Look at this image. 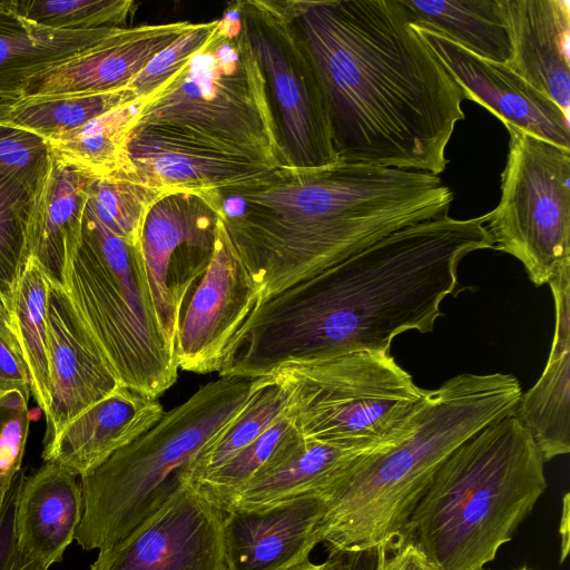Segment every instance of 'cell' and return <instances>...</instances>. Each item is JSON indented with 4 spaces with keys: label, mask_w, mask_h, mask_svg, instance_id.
I'll list each match as a JSON object with an SVG mask.
<instances>
[{
    "label": "cell",
    "mask_w": 570,
    "mask_h": 570,
    "mask_svg": "<svg viewBox=\"0 0 570 570\" xmlns=\"http://www.w3.org/2000/svg\"><path fill=\"white\" fill-rule=\"evenodd\" d=\"M367 452L371 451L346 450L305 440L284 463L246 484L227 511L262 508L312 492L323 493Z\"/></svg>",
    "instance_id": "cell-25"
},
{
    "label": "cell",
    "mask_w": 570,
    "mask_h": 570,
    "mask_svg": "<svg viewBox=\"0 0 570 570\" xmlns=\"http://www.w3.org/2000/svg\"><path fill=\"white\" fill-rule=\"evenodd\" d=\"M118 29H51L22 17L17 0H1L0 94L16 95L31 76L97 45Z\"/></svg>",
    "instance_id": "cell-24"
},
{
    "label": "cell",
    "mask_w": 570,
    "mask_h": 570,
    "mask_svg": "<svg viewBox=\"0 0 570 570\" xmlns=\"http://www.w3.org/2000/svg\"><path fill=\"white\" fill-rule=\"evenodd\" d=\"M51 151L41 137L0 124V174L38 190L49 170Z\"/></svg>",
    "instance_id": "cell-37"
},
{
    "label": "cell",
    "mask_w": 570,
    "mask_h": 570,
    "mask_svg": "<svg viewBox=\"0 0 570 570\" xmlns=\"http://www.w3.org/2000/svg\"><path fill=\"white\" fill-rule=\"evenodd\" d=\"M145 102H127L48 140L52 156L95 178L132 175L128 139Z\"/></svg>",
    "instance_id": "cell-26"
},
{
    "label": "cell",
    "mask_w": 570,
    "mask_h": 570,
    "mask_svg": "<svg viewBox=\"0 0 570 570\" xmlns=\"http://www.w3.org/2000/svg\"><path fill=\"white\" fill-rule=\"evenodd\" d=\"M47 338L50 407L43 446L71 420L121 386L67 291L50 282Z\"/></svg>",
    "instance_id": "cell-16"
},
{
    "label": "cell",
    "mask_w": 570,
    "mask_h": 570,
    "mask_svg": "<svg viewBox=\"0 0 570 570\" xmlns=\"http://www.w3.org/2000/svg\"><path fill=\"white\" fill-rule=\"evenodd\" d=\"M76 474L45 462L24 478L14 514L18 546L32 561L49 567L62 560L82 517V491Z\"/></svg>",
    "instance_id": "cell-22"
},
{
    "label": "cell",
    "mask_w": 570,
    "mask_h": 570,
    "mask_svg": "<svg viewBox=\"0 0 570 570\" xmlns=\"http://www.w3.org/2000/svg\"><path fill=\"white\" fill-rule=\"evenodd\" d=\"M288 397L277 375L255 379L243 409L187 470V482L197 483L256 441L288 412Z\"/></svg>",
    "instance_id": "cell-29"
},
{
    "label": "cell",
    "mask_w": 570,
    "mask_h": 570,
    "mask_svg": "<svg viewBox=\"0 0 570 570\" xmlns=\"http://www.w3.org/2000/svg\"><path fill=\"white\" fill-rule=\"evenodd\" d=\"M562 513H561V521H560V528H559V532H560V535H561V557H560V562L562 563L567 556H568V551H569V534H570V528H569V524H570V521H569V510H570V504H569V493H566L564 494V498H563V504H562Z\"/></svg>",
    "instance_id": "cell-41"
},
{
    "label": "cell",
    "mask_w": 570,
    "mask_h": 570,
    "mask_svg": "<svg viewBox=\"0 0 570 570\" xmlns=\"http://www.w3.org/2000/svg\"><path fill=\"white\" fill-rule=\"evenodd\" d=\"M48 289V278L36 259L29 257L20 276L13 320L29 371L31 394L45 416L50 407L47 338Z\"/></svg>",
    "instance_id": "cell-31"
},
{
    "label": "cell",
    "mask_w": 570,
    "mask_h": 570,
    "mask_svg": "<svg viewBox=\"0 0 570 570\" xmlns=\"http://www.w3.org/2000/svg\"><path fill=\"white\" fill-rule=\"evenodd\" d=\"M219 193H170L148 209L139 238L146 274L167 338L174 344L190 293L215 249Z\"/></svg>",
    "instance_id": "cell-11"
},
{
    "label": "cell",
    "mask_w": 570,
    "mask_h": 570,
    "mask_svg": "<svg viewBox=\"0 0 570 570\" xmlns=\"http://www.w3.org/2000/svg\"><path fill=\"white\" fill-rule=\"evenodd\" d=\"M187 67L142 106L135 126H155L287 170L267 81L238 1ZM134 126V127H135Z\"/></svg>",
    "instance_id": "cell-6"
},
{
    "label": "cell",
    "mask_w": 570,
    "mask_h": 570,
    "mask_svg": "<svg viewBox=\"0 0 570 570\" xmlns=\"http://www.w3.org/2000/svg\"><path fill=\"white\" fill-rule=\"evenodd\" d=\"M193 24L177 21L119 28L97 45L31 76L13 96L85 95L125 88Z\"/></svg>",
    "instance_id": "cell-18"
},
{
    "label": "cell",
    "mask_w": 570,
    "mask_h": 570,
    "mask_svg": "<svg viewBox=\"0 0 570 570\" xmlns=\"http://www.w3.org/2000/svg\"><path fill=\"white\" fill-rule=\"evenodd\" d=\"M218 24V19L194 23L157 53L125 88L130 90L139 101L150 100L181 72L191 58L210 41Z\"/></svg>",
    "instance_id": "cell-35"
},
{
    "label": "cell",
    "mask_w": 570,
    "mask_h": 570,
    "mask_svg": "<svg viewBox=\"0 0 570 570\" xmlns=\"http://www.w3.org/2000/svg\"><path fill=\"white\" fill-rule=\"evenodd\" d=\"M128 153L132 175L163 194L242 193L268 185L282 171L155 126H135Z\"/></svg>",
    "instance_id": "cell-14"
},
{
    "label": "cell",
    "mask_w": 570,
    "mask_h": 570,
    "mask_svg": "<svg viewBox=\"0 0 570 570\" xmlns=\"http://www.w3.org/2000/svg\"><path fill=\"white\" fill-rule=\"evenodd\" d=\"M498 2L511 46L507 65L569 116V1Z\"/></svg>",
    "instance_id": "cell-19"
},
{
    "label": "cell",
    "mask_w": 570,
    "mask_h": 570,
    "mask_svg": "<svg viewBox=\"0 0 570 570\" xmlns=\"http://www.w3.org/2000/svg\"><path fill=\"white\" fill-rule=\"evenodd\" d=\"M65 289L122 386L157 399L176 382L174 344L159 323L139 244L108 230L88 206Z\"/></svg>",
    "instance_id": "cell-7"
},
{
    "label": "cell",
    "mask_w": 570,
    "mask_h": 570,
    "mask_svg": "<svg viewBox=\"0 0 570 570\" xmlns=\"http://www.w3.org/2000/svg\"><path fill=\"white\" fill-rule=\"evenodd\" d=\"M135 100L138 99L126 88L85 95L2 97L0 124L27 130L48 141Z\"/></svg>",
    "instance_id": "cell-28"
},
{
    "label": "cell",
    "mask_w": 570,
    "mask_h": 570,
    "mask_svg": "<svg viewBox=\"0 0 570 570\" xmlns=\"http://www.w3.org/2000/svg\"><path fill=\"white\" fill-rule=\"evenodd\" d=\"M484 223L485 215L448 214L416 223L283 289L234 336L219 375L255 380L288 363L390 352L399 334L432 332L442 301L458 289L460 262L493 248Z\"/></svg>",
    "instance_id": "cell-1"
},
{
    "label": "cell",
    "mask_w": 570,
    "mask_h": 570,
    "mask_svg": "<svg viewBox=\"0 0 570 570\" xmlns=\"http://www.w3.org/2000/svg\"><path fill=\"white\" fill-rule=\"evenodd\" d=\"M501 199L485 214L493 248L512 255L535 286L570 268V149L505 125Z\"/></svg>",
    "instance_id": "cell-9"
},
{
    "label": "cell",
    "mask_w": 570,
    "mask_h": 570,
    "mask_svg": "<svg viewBox=\"0 0 570 570\" xmlns=\"http://www.w3.org/2000/svg\"><path fill=\"white\" fill-rule=\"evenodd\" d=\"M392 551V556H389V550L383 547L377 548L376 564L373 570H436L411 543L401 544Z\"/></svg>",
    "instance_id": "cell-40"
},
{
    "label": "cell",
    "mask_w": 570,
    "mask_h": 570,
    "mask_svg": "<svg viewBox=\"0 0 570 570\" xmlns=\"http://www.w3.org/2000/svg\"><path fill=\"white\" fill-rule=\"evenodd\" d=\"M23 479V473L19 472L6 497L0 513V570H48V568L23 554L17 542L14 514Z\"/></svg>",
    "instance_id": "cell-39"
},
{
    "label": "cell",
    "mask_w": 570,
    "mask_h": 570,
    "mask_svg": "<svg viewBox=\"0 0 570 570\" xmlns=\"http://www.w3.org/2000/svg\"><path fill=\"white\" fill-rule=\"evenodd\" d=\"M29 396L12 390L0 394V513L19 473L28 439Z\"/></svg>",
    "instance_id": "cell-36"
},
{
    "label": "cell",
    "mask_w": 570,
    "mask_h": 570,
    "mask_svg": "<svg viewBox=\"0 0 570 570\" xmlns=\"http://www.w3.org/2000/svg\"><path fill=\"white\" fill-rule=\"evenodd\" d=\"M225 512L186 482L115 544L91 570H228Z\"/></svg>",
    "instance_id": "cell-12"
},
{
    "label": "cell",
    "mask_w": 570,
    "mask_h": 570,
    "mask_svg": "<svg viewBox=\"0 0 570 570\" xmlns=\"http://www.w3.org/2000/svg\"><path fill=\"white\" fill-rule=\"evenodd\" d=\"M12 390L29 396L31 383L13 314L0 298V394Z\"/></svg>",
    "instance_id": "cell-38"
},
{
    "label": "cell",
    "mask_w": 570,
    "mask_h": 570,
    "mask_svg": "<svg viewBox=\"0 0 570 570\" xmlns=\"http://www.w3.org/2000/svg\"><path fill=\"white\" fill-rule=\"evenodd\" d=\"M287 1L325 94L338 160L441 174L465 96L402 1Z\"/></svg>",
    "instance_id": "cell-2"
},
{
    "label": "cell",
    "mask_w": 570,
    "mask_h": 570,
    "mask_svg": "<svg viewBox=\"0 0 570 570\" xmlns=\"http://www.w3.org/2000/svg\"><path fill=\"white\" fill-rule=\"evenodd\" d=\"M288 570H331V567L327 561L316 564L308 560V561H306L299 566H296L294 568H291Z\"/></svg>",
    "instance_id": "cell-42"
},
{
    "label": "cell",
    "mask_w": 570,
    "mask_h": 570,
    "mask_svg": "<svg viewBox=\"0 0 570 570\" xmlns=\"http://www.w3.org/2000/svg\"><path fill=\"white\" fill-rule=\"evenodd\" d=\"M161 191L134 175L92 178L87 206L111 233L137 245L146 214Z\"/></svg>",
    "instance_id": "cell-32"
},
{
    "label": "cell",
    "mask_w": 570,
    "mask_h": 570,
    "mask_svg": "<svg viewBox=\"0 0 570 570\" xmlns=\"http://www.w3.org/2000/svg\"><path fill=\"white\" fill-rule=\"evenodd\" d=\"M259 304L258 286L234 250L220 214L212 261L189 295L175 336L178 367L219 372L230 342Z\"/></svg>",
    "instance_id": "cell-13"
},
{
    "label": "cell",
    "mask_w": 570,
    "mask_h": 570,
    "mask_svg": "<svg viewBox=\"0 0 570 570\" xmlns=\"http://www.w3.org/2000/svg\"><path fill=\"white\" fill-rule=\"evenodd\" d=\"M549 285L556 309L551 350L541 376L514 410L544 462L570 451V268Z\"/></svg>",
    "instance_id": "cell-23"
},
{
    "label": "cell",
    "mask_w": 570,
    "mask_h": 570,
    "mask_svg": "<svg viewBox=\"0 0 570 570\" xmlns=\"http://www.w3.org/2000/svg\"><path fill=\"white\" fill-rule=\"evenodd\" d=\"M304 442L287 412L225 465L193 485L216 508L226 512L246 484L284 463Z\"/></svg>",
    "instance_id": "cell-30"
},
{
    "label": "cell",
    "mask_w": 570,
    "mask_h": 570,
    "mask_svg": "<svg viewBox=\"0 0 570 570\" xmlns=\"http://www.w3.org/2000/svg\"><path fill=\"white\" fill-rule=\"evenodd\" d=\"M92 178L51 154L49 170L35 196L27 228V259L35 258L48 281L63 288L81 243Z\"/></svg>",
    "instance_id": "cell-21"
},
{
    "label": "cell",
    "mask_w": 570,
    "mask_h": 570,
    "mask_svg": "<svg viewBox=\"0 0 570 570\" xmlns=\"http://www.w3.org/2000/svg\"><path fill=\"white\" fill-rule=\"evenodd\" d=\"M326 498L302 494L256 509L225 512L228 570H288L309 560L322 542L320 521Z\"/></svg>",
    "instance_id": "cell-17"
},
{
    "label": "cell",
    "mask_w": 570,
    "mask_h": 570,
    "mask_svg": "<svg viewBox=\"0 0 570 570\" xmlns=\"http://www.w3.org/2000/svg\"><path fill=\"white\" fill-rule=\"evenodd\" d=\"M252 48L279 116L289 169H316L338 160L325 94L295 27L288 1H238Z\"/></svg>",
    "instance_id": "cell-10"
},
{
    "label": "cell",
    "mask_w": 570,
    "mask_h": 570,
    "mask_svg": "<svg viewBox=\"0 0 570 570\" xmlns=\"http://www.w3.org/2000/svg\"><path fill=\"white\" fill-rule=\"evenodd\" d=\"M544 461L514 411L460 444L436 470L393 547L436 570H483L547 489Z\"/></svg>",
    "instance_id": "cell-4"
},
{
    "label": "cell",
    "mask_w": 570,
    "mask_h": 570,
    "mask_svg": "<svg viewBox=\"0 0 570 570\" xmlns=\"http://www.w3.org/2000/svg\"><path fill=\"white\" fill-rule=\"evenodd\" d=\"M272 374L286 386L288 414L305 440L354 451L402 439L426 393L383 351L288 363Z\"/></svg>",
    "instance_id": "cell-8"
},
{
    "label": "cell",
    "mask_w": 570,
    "mask_h": 570,
    "mask_svg": "<svg viewBox=\"0 0 570 570\" xmlns=\"http://www.w3.org/2000/svg\"><path fill=\"white\" fill-rule=\"evenodd\" d=\"M522 394L511 374L464 373L426 390L406 434L360 456L322 494V542L345 557L392 550L443 461L488 424L512 413Z\"/></svg>",
    "instance_id": "cell-3"
},
{
    "label": "cell",
    "mask_w": 570,
    "mask_h": 570,
    "mask_svg": "<svg viewBox=\"0 0 570 570\" xmlns=\"http://www.w3.org/2000/svg\"><path fill=\"white\" fill-rule=\"evenodd\" d=\"M38 190L0 174V298L12 314L27 261V228Z\"/></svg>",
    "instance_id": "cell-33"
},
{
    "label": "cell",
    "mask_w": 570,
    "mask_h": 570,
    "mask_svg": "<svg viewBox=\"0 0 570 570\" xmlns=\"http://www.w3.org/2000/svg\"><path fill=\"white\" fill-rule=\"evenodd\" d=\"M414 24L434 29L470 51L507 63L511 46L498 0H401Z\"/></svg>",
    "instance_id": "cell-27"
},
{
    "label": "cell",
    "mask_w": 570,
    "mask_h": 570,
    "mask_svg": "<svg viewBox=\"0 0 570 570\" xmlns=\"http://www.w3.org/2000/svg\"><path fill=\"white\" fill-rule=\"evenodd\" d=\"M164 413L157 399L121 385L71 420L43 446L42 459L82 476L148 431Z\"/></svg>",
    "instance_id": "cell-20"
},
{
    "label": "cell",
    "mask_w": 570,
    "mask_h": 570,
    "mask_svg": "<svg viewBox=\"0 0 570 570\" xmlns=\"http://www.w3.org/2000/svg\"><path fill=\"white\" fill-rule=\"evenodd\" d=\"M22 17L59 30L122 28L135 3L130 0H17Z\"/></svg>",
    "instance_id": "cell-34"
},
{
    "label": "cell",
    "mask_w": 570,
    "mask_h": 570,
    "mask_svg": "<svg viewBox=\"0 0 570 570\" xmlns=\"http://www.w3.org/2000/svg\"><path fill=\"white\" fill-rule=\"evenodd\" d=\"M254 380L220 377L164 413L148 431L80 476L76 542L87 551L126 537L183 484L197 456L245 405Z\"/></svg>",
    "instance_id": "cell-5"
},
{
    "label": "cell",
    "mask_w": 570,
    "mask_h": 570,
    "mask_svg": "<svg viewBox=\"0 0 570 570\" xmlns=\"http://www.w3.org/2000/svg\"><path fill=\"white\" fill-rule=\"evenodd\" d=\"M412 27L465 99L488 109L504 126L570 149L569 116L507 63L481 57L429 27Z\"/></svg>",
    "instance_id": "cell-15"
},
{
    "label": "cell",
    "mask_w": 570,
    "mask_h": 570,
    "mask_svg": "<svg viewBox=\"0 0 570 570\" xmlns=\"http://www.w3.org/2000/svg\"><path fill=\"white\" fill-rule=\"evenodd\" d=\"M483 570H484V569H483ZM514 570H533V569H530V568H528L527 566H524V567H521V568H519V569H514Z\"/></svg>",
    "instance_id": "cell-43"
}]
</instances>
